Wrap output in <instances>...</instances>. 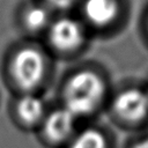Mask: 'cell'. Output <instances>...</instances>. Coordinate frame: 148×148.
<instances>
[{"label": "cell", "instance_id": "cell-1", "mask_svg": "<svg viewBox=\"0 0 148 148\" xmlns=\"http://www.w3.org/2000/svg\"><path fill=\"white\" fill-rule=\"evenodd\" d=\"M60 97V105L79 120L94 116L110 98L106 74L95 65L75 67L62 81Z\"/></svg>", "mask_w": 148, "mask_h": 148}, {"label": "cell", "instance_id": "cell-2", "mask_svg": "<svg viewBox=\"0 0 148 148\" xmlns=\"http://www.w3.org/2000/svg\"><path fill=\"white\" fill-rule=\"evenodd\" d=\"M51 58L47 50L37 43H18L5 57L3 75L17 94H39L52 72Z\"/></svg>", "mask_w": 148, "mask_h": 148}, {"label": "cell", "instance_id": "cell-3", "mask_svg": "<svg viewBox=\"0 0 148 148\" xmlns=\"http://www.w3.org/2000/svg\"><path fill=\"white\" fill-rule=\"evenodd\" d=\"M89 31L79 16L56 14L44 34L45 49L51 56L69 58L87 46Z\"/></svg>", "mask_w": 148, "mask_h": 148}, {"label": "cell", "instance_id": "cell-4", "mask_svg": "<svg viewBox=\"0 0 148 148\" xmlns=\"http://www.w3.org/2000/svg\"><path fill=\"white\" fill-rule=\"evenodd\" d=\"M110 111L116 120L126 125H140L148 120V91L146 87L127 84L109 98Z\"/></svg>", "mask_w": 148, "mask_h": 148}, {"label": "cell", "instance_id": "cell-5", "mask_svg": "<svg viewBox=\"0 0 148 148\" xmlns=\"http://www.w3.org/2000/svg\"><path fill=\"white\" fill-rule=\"evenodd\" d=\"M76 7L88 31L102 34L117 29L126 12L124 0H80Z\"/></svg>", "mask_w": 148, "mask_h": 148}, {"label": "cell", "instance_id": "cell-6", "mask_svg": "<svg viewBox=\"0 0 148 148\" xmlns=\"http://www.w3.org/2000/svg\"><path fill=\"white\" fill-rule=\"evenodd\" d=\"M77 121L79 119L74 114L59 105L52 110H47V113L38 128L46 142L52 145L64 143L66 146L76 133Z\"/></svg>", "mask_w": 148, "mask_h": 148}, {"label": "cell", "instance_id": "cell-7", "mask_svg": "<svg viewBox=\"0 0 148 148\" xmlns=\"http://www.w3.org/2000/svg\"><path fill=\"white\" fill-rule=\"evenodd\" d=\"M56 13L40 0H29L18 8L17 23L20 29L29 37L44 36Z\"/></svg>", "mask_w": 148, "mask_h": 148}, {"label": "cell", "instance_id": "cell-8", "mask_svg": "<svg viewBox=\"0 0 148 148\" xmlns=\"http://www.w3.org/2000/svg\"><path fill=\"white\" fill-rule=\"evenodd\" d=\"M13 113L18 124L25 128L39 127L47 113L43 97L37 92L17 94L13 103Z\"/></svg>", "mask_w": 148, "mask_h": 148}, {"label": "cell", "instance_id": "cell-9", "mask_svg": "<svg viewBox=\"0 0 148 148\" xmlns=\"http://www.w3.org/2000/svg\"><path fill=\"white\" fill-rule=\"evenodd\" d=\"M65 148H110L105 133L94 126H88L76 131Z\"/></svg>", "mask_w": 148, "mask_h": 148}, {"label": "cell", "instance_id": "cell-10", "mask_svg": "<svg viewBox=\"0 0 148 148\" xmlns=\"http://www.w3.org/2000/svg\"><path fill=\"white\" fill-rule=\"evenodd\" d=\"M40 1L56 14H62V13H68L71 8L76 7L80 0H40Z\"/></svg>", "mask_w": 148, "mask_h": 148}, {"label": "cell", "instance_id": "cell-11", "mask_svg": "<svg viewBox=\"0 0 148 148\" xmlns=\"http://www.w3.org/2000/svg\"><path fill=\"white\" fill-rule=\"evenodd\" d=\"M131 148H148V133L140 138L138 141H135Z\"/></svg>", "mask_w": 148, "mask_h": 148}, {"label": "cell", "instance_id": "cell-12", "mask_svg": "<svg viewBox=\"0 0 148 148\" xmlns=\"http://www.w3.org/2000/svg\"><path fill=\"white\" fill-rule=\"evenodd\" d=\"M143 30H145V35L148 39V10H147V14H146V17H145V23H143Z\"/></svg>", "mask_w": 148, "mask_h": 148}, {"label": "cell", "instance_id": "cell-13", "mask_svg": "<svg viewBox=\"0 0 148 148\" xmlns=\"http://www.w3.org/2000/svg\"><path fill=\"white\" fill-rule=\"evenodd\" d=\"M146 88H147V91H148V86H147V87H146Z\"/></svg>", "mask_w": 148, "mask_h": 148}]
</instances>
